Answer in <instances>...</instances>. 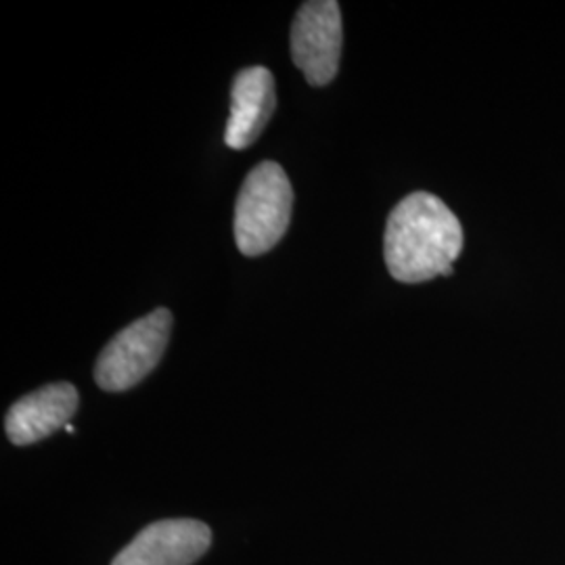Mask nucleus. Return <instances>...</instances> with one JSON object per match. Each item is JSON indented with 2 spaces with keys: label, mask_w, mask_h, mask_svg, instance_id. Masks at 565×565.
Here are the masks:
<instances>
[{
  "label": "nucleus",
  "mask_w": 565,
  "mask_h": 565,
  "mask_svg": "<svg viewBox=\"0 0 565 565\" xmlns=\"http://www.w3.org/2000/svg\"><path fill=\"white\" fill-rule=\"evenodd\" d=\"M463 252V226L440 198L417 191L398 203L385 224L384 256L401 282L452 275Z\"/></svg>",
  "instance_id": "obj_1"
},
{
  "label": "nucleus",
  "mask_w": 565,
  "mask_h": 565,
  "mask_svg": "<svg viewBox=\"0 0 565 565\" xmlns=\"http://www.w3.org/2000/svg\"><path fill=\"white\" fill-rule=\"evenodd\" d=\"M277 109L273 74L263 67H247L237 74L231 90V116L226 121V147L242 151L256 141Z\"/></svg>",
  "instance_id": "obj_7"
},
{
  "label": "nucleus",
  "mask_w": 565,
  "mask_h": 565,
  "mask_svg": "<svg viewBox=\"0 0 565 565\" xmlns=\"http://www.w3.org/2000/svg\"><path fill=\"white\" fill-rule=\"evenodd\" d=\"M210 545V525L198 520H162L142 527L111 565H193Z\"/></svg>",
  "instance_id": "obj_5"
},
{
  "label": "nucleus",
  "mask_w": 565,
  "mask_h": 565,
  "mask_svg": "<svg viewBox=\"0 0 565 565\" xmlns=\"http://www.w3.org/2000/svg\"><path fill=\"white\" fill-rule=\"evenodd\" d=\"M342 11L335 0L303 2L291 23V57L310 86H327L342 60Z\"/></svg>",
  "instance_id": "obj_4"
},
{
  "label": "nucleus",
  "mask_w": 565,
  "mask_h": 565,
  "mask_svg": "<svg viewBox=\"0 0 565 565\" xmlns=\"http://www.w3.org/2000/svg\"><path fill=\"white\" fill-rule=\"evenodd\" d=\"M78 390L67 382L49 384L23 396L4 417L7 438L18 446L34 445L67 427L78 411Z\"/></svg>",
  "instance_id": "obj_6"
},
{
  "label": "nucleus",
  "mask_w": 565,
  "mask_h": 565,
  "mask_svg": "<svg viewBox=\"0 0 565 565\" xmlns=\"http://www.w3.org/2000/svg\"><path fill=\"white\" fill-rule=\"evenodd\" d=\"M172 331V315L158 308L128 324L103 348L95 366V382L105 392H126L160 364Z\"/></svg>",
  "instance_id": "obj_3"
},
{
  "label": "nucleus",
  "mask_w": 565,
  "mask_h": 565,
  "mask_svg": "<svg viewBox=\"0 0 565 565\" xmlns=\"http://www.w3.org/2000/svg\"><path fill=\"white\" fill-rule=\"evenodd\" d=\"M294 189L277 162L256 166L243 182L235 205V242L243 256L270 252L289 228Z\"/></svg>",
  "instance_id": "obj_2"
}]
</instances>
